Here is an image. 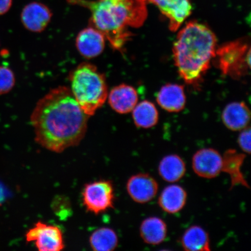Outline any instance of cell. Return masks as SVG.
<instances>
[{
  "instance_id": "6da1fadb",
  "label": "cell",
  "mask_w": 251,
  "mask_h": 251,
  "mask_svg": "<svg viewBox=\"0 0 251 251\" xmlns=\"http://www.w3.org/2000/svg\"><path fill=\"white\" fill-rule=\"evenodd\" d=\"M89 117L78 104L70 88L59 86L37 102L30 122L36 142L59 153L80 143L85 136Z\"/></svg>"
},
{
  "instance_id": "7a4b0ae2",
  "label": "cell",
  "mask_w": 251,
  "mask_h": 251,
  "mask_svg": "<svg viewBox=\"0 0 251 251\" xmlns=\"http://www.w3.org/2000/svg\"><path fill=\"white\" fill-rule=\"evenodd\" d=\"M67 1L89 9L90 26L101 32L113 49L121 52L131 37L128 28L141 27L148 15L146 0Z\"/></svg>"
},
{
  "instance_id": "3957f363",
  "label": "cell",
  "mask_w": 251,
  "mask_h": 251,
  "mask_svg": "<svg viewBox=\"0 0 251 251\" xmlns=\"http://www.w3.org/2000/svg\"><path fill=\"white\" fill-rule=\"evenodd\" d=\"M215 34L205 25L191 21L178 32L173 47L175 65L185 82L196 86L210 67L217 49Z\"/></svg>"
},
{
  "instance_id": "277c9868",
  "label": "cell",
  "mask_w": 251,
  "mask_h": 251,
  "mask_svg": "<svg viewBox=\"0 0 251 251\" xmlns=\"http://www.w3.org/2000/svg\"><path fill=\"white\" fill-rule=\"evenodd\" d=\"M71 91L85 114L92 117L107 100L108 89L105 75L95 65L83 62L70 74Z\"/></svg>"
},
{
  "instance_id": "5b68a950",
  "label": "cell",
  "mask_w": 251,
  "mask_h": 251,
  "mask_svg": "<svg viewBox=\"0 0 251 251\" xmlns=\"http://www.w3.org/2000/svg\"><path fill=\"white\" fill-rule=\"evenodd\" d=\"M215 58L223 75L238 78L251 68V47L247 39H238L216 49Z\"/></svg>"
},
{
  "instance_id": "8992f818",
  "label": "cell",
  "mask_w": 251,
  "mask_h": 251,
  "mask_svg": "<svg viewBox=\"0 0 251 251\" xmlns=\"http://www.w3.org/2000/svg\"><path fill=\"white\" fill-rule=\"evenodd\" d=\"M82 197L87 211L98 215L114 207V186L111 181L103 180L88 183L84 186Z\"/></svg>"
},
{
  "instance_id": "52a82bcc",
  "label": "cell",
  "mask_w": 251,
  "mask_h": 251,
  "mask_svg": "<svg viewBox=\"0 0 251 251\" xmlns=\"http://www.w3.org/2000/svg\"><path fill=\"white\" fill-rule=\"evenodd\" d=\"M26 240L34 242L40 251H59L65 247L61 229L42 222H37L27 232Z\"/></svg>"
},
{
  "instance_id": "ba28073f",
  "label": "cell",
  "mask_w": 251,
  "mask_h": 251,
  "mask_svg": "<svg viewBox=\"0 0 251 251\" xmlns=\"http://www.w3.org/2000/svg\"><path fill=\"white\" fill-rule=\"evenodd\" d=\"M192 168L200 177L206 179L214 178L222 172L223 155L213 148L198 150L193 156Z\"/></svg>"
},
{
  "instance_id": "9c48e42d",
  "label": "cell",
  "mask_w": 251,
  "mask_h": 251,
  "mask_svg": "<svg viewBox=\"0 0 251 251\" xmlns=\"http://www.w3.org/2000/svg\"><path fill=\"white\" fill-rule=\"evenodd\" d=\"M128 196L135 202L144 204L155 199L159 190V184L154 177L146 173L131 176L126 183Z\"/></svg>"
},
{
  "instance_id": "30bf717a",
  "label": "cell",
  "mask_w": 251,
  "mask_h": 251,
  "mask_svg": "<svg viewBox=\"0 0 251 251\" xmlns=\"http://www.w3.org/2000/svg\"><path fill=\"white\" fill-rule=\"evenodd\" d=\"M156 6L169 21V29L176 31L192 12V0H146Z\"/></svg>"
},
{
  "instance_id": "8fae6325",
  "label": "cell",
  "mask_w": 251,
  "mask_h": 251,
  "mask_svg": "<svg viewBox=\"0 0 251 251\" xmlns=\"http://www.w3.org/2000/svg\"><path fill=\"white\" fill-rule=\"evenodd\" d=\"M51 17L50 8L39 2L29 3L25 6L21 13V21L24 27L34 33H40L45 30Z\"/></svg>"
},
{
  "instance_id": "7c38bea8",
  "label": "cell",
  "mask_w": 251,
  "mask_h": 251,
  "mask_svg": "<svg viewBox=\"0 0 251 251\" xmlns=\"http://www.w3.org/2000/svg\"><path fill=\"white\" fill-rule=\"evenodd\" d=\"M105 40L101 32L89 26L78 33L76 39V48L84 58H95L101 54L104 50Z\"/></svg>"
},
{
  "instance_id": "4fadbf2b",
  "label": "cell",
  "mask_w": 251,
  "mask_h": 251,
  "mask_svg": "<svg viewBox=\"0 0 251 251\" xmlns=\"http://www.w3.org/2000/svg\"><path fill=\"white\" fill-rule=\"evenodd\" d=\"M246 158V153L238 152L235 149H228L223 155L222 172L230 177L231 189L238 186L250 188L242 171Z\"/></svg>"
},
{
  "instance_id": "5bb4252c",
  "label": "cell",
  "mask_w": 251,
  "mask_h": 251,
  "mask_svg": "<svg viewBox=\"0 0 251 251\" xmlns=\"http://www.w3.org/2000/svg\"><path fill=\"white\" fill-rule=\"evenodd\" d=\"M107 99L113 110L126 114L132 112L137 104L138 94L132 86L122 84L113 88L108 93Z\"/></svg>"
},
{
  "instance_id": "9a60e30c",
  "label": "cell",
  "mask_w": 251,
  "mask_h": 251,
  "mask_svg": "<svg viewBox=\"0 0 251 251\" xmlns=\"http://www.w3.org/2000/svg\"><path fill=\"white\" fill-rule=\"evenodd\" d=\"M187 193L184 188L175 183L164 188L159 194L158 205L163 211L169 214H176L186 206Z\"/></svg>"
},
{
  "instance_id": "2e32d148",
  "label": "cell",
  "mask_w": 251,
  "mask_h": 251,
  "mask_svg": "<svg viewBox=\"0 0 251 251\" xmlns=\"http://www.w3.org/2000/svg\"><path fill=\"white\" fill-rule=\"evenodd\" d=\"M157 102L165 111L178 112L186 105V97L183 86L177 84H168L163 86L156 97Z\"/></svg>"
},
{
  "instance_id": "e0dca14e",
  "label": "cell",
  "mask_w": 251,
  "mask_h": 251,
  "mask_svg": "<svg viewBox=\"0 0 251 251\" xmlns=\"http://www.w3.org/2000/svg\"><path fill=\"white\" fill-rule=\"evenodd\" d=\"M222 121L225 126L231 131H241L249 126L250 111L243 102L229 103L223 111Z\"/></svg>"
},
{
  "instance_id": "ac0fdd59",
  "label": "cell",
  "mask_w": 251,
  "mask_h": 251,
  "mask_svg": "<svg viewBox=\"0 0 251 251\" xmlns=\"http://www.w3.org/2000/svg\"><path fill=\"white\" fill-rule=\"evenodd\" d=\"M140 235L144 243L156 246L164 242L167 237V225L161 218L150 216L141 223Z\"/></svg>"
},
{
  "instance_id": "d6986e66",
  "label": "cell",
  "mask_w": 251,
  "mask_h": 251,
  "mask_svg": "<svg viewBox=\"0 0 251 251\" xmlns=\"http://www.w3.org/2000/svg\"><path fill=\"white\" fill-rule=\"evenodd\" d=\"M186 171V163L177 154H169L163 157L158 167L159 176L170 183H176L181 180Z\"/></svg>"
},
{
  "instance_id": "ffe728a7",
  "label": "cell",
  "mask_w": 251,
  "mask_h": 251,
  "mask_svg": "<svg viewBox=\"0 0 251 251\" xmlns=\"http://www.w3.org/2000/svg\"><path fill=\"white\" fill-rule=\"evenodd\" d=\"M182 248L187 251H209L211 240L208 232L199 225L186 229L180 238Z\"/></svg>"
},
{
  "instance_id": "44dd1931",
  "label": "cell",
  "mask_w": 251,
  "mask_h": 251,
  "mask_svg": "<svg viewBox=\"0 0 251 251\" xmlns=\"http://www.w3.org/2000/svg\"><path fill=\"white\" fill-rule=\"evenodd\" d=\"M133 119L135 125L142 128H150L155 126L159 121L158 110L154 104L149 101L141 102L135 106L133 111Z\"/></svg>"
},
{
  "instance_id": "7402d4cb",
  "label": "cell",
  "mask_w": 251,
  "mask_h": 251,
  "mask_svg": "<svg viewBox=\"0 0 251 251\" xmlns=\"http://www.w3.org/2000/svg\"><path fill=\"white\" fill-rule=\"evenodd\" d=\"M90 244L95 251H111L118 245V237L113 229L102 227L94 231L90 237Z\"/></svg>"
},
{
  "instance_id": "603a6c76",
  "label": "cell",
  "mask_w": 251,
  "mask_h": 251,
  "mask_svg": "<svg viewBox=\"0 0 251 251\" xmlns=\"http://www.w3.org/2000/svg\"><path fill=\"white\" fill-rule=\"evenodd\" d=\"M15 83L14 72L8 67L0 66V95L10 92L13 89Z\"/></svg>"
},
{
  "instance_id": "cb8c5ba5",
  "label": "cell",
  "mask_w": 251,
  "mask_h": 251,
  "mask_svg": "<svg viewBox=\"0 0 251 251\" xmlns=\"http://www.w3.org/2000/svg\"><path fill=\"white\" fill-rule=\"evenodd\" d=\"M237 144L243 153H251V128L247 127L241 130L237 138Z\"/></svg>"
},
{
  "instance_id": "d4e9b609",
  "label": "cell",
  "mask_w": 251,
  "mask_h": 251,
  "mask_svg": "<svg viewBox=\"0 0 251 251\" xmlns=\"http://www.w3.org/2000/svg\"><path fill=\"white\" fill-rule=\"evenodd\" d=\"M12 0H0V15L5 14L10 9Z\"/></svg>"
},
{
  "instance_id": "484cf974",
  "label": "cell",
  "mask_w": 251,
  "mask_h": 251,
  "mask_svg": "<svg viewBox=\"0 0 251 251\" xmlns=\"http://www.w3.org/2000/svg\"><path fill=\"white\" fill-rule=\"evenodd\" d=\"M5 198L4 188L0 185V203L2 202Z\"/></svg>"
}]
</instances>
